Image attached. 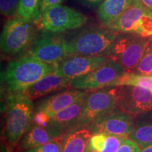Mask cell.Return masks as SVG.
I'll return each instance as SVG.
<instances>
[{
    "label": "cell",
    "mask_w": 152,
    "mask_h": 152,
    "mask_svg": "<svg viewBox=\"0 0 152 152\" xmlns=\"http://www.w3.org/2000/svg\"><path fill=\"white\" fill-rule=\"evenodd\" d=\"M54 70L55 65L42 62L26 54L9 63L1 73V82L8 94L24 92Z\"/></svg>",
    "instance_id": "obj_1"
},
{
    "label": "cell",
    "mask_w": 152,
    "mask_h": 152,
    "mask_svg": "<svg viewBox=\"0 0 152 152\" xmlns=\"http://www.w3.org/2000/svg\"><path fill=\"white\" fill-rule=\"evenodd\" d=\"M6 111L4 138L9 144L15 146L31 128L35 106L24 92L11 93L7 95Z\"/></svg>",
    "instance_id": "obj_2"
},
{
    "label": "cell",
    "mask_w": 152,
    "mask_h": 152,
    "mask_svg": "<svg viewBox=\"0 0 152 152\" xmlns=\"http://www.w3.org/2000/svg\"><path fill=\"white\" fill-rule=\"evenodd\" d=\"M118 33L106 27L91 26L77 32L68 40V54L109 56Z\"/></svg>",
    "instance_id": "obj_3"
},
{
    "label": "cell",
    "mask_w": 152,
    "mask_h": 152,
    "mask_svg": "<svg viewBox=\"0 0 152 152\" xmlns=\"http://www.w3.org/2000/svg\"><path fill=\"white\" fill-rule=\"evenodd\" d=\"M34 23L20 17L9 19L4 26L0 38L1 53L14 56L29 49L37 35Z\"/></svg>",
    "instance_id": "obj_4"
},
{
    "label": "cell",
    "mask_w": 152,
    "mask_h": 152,
    "mask_svg": "<svg viewBox=\"0 0 152 152\" xmlns=\"http://www.w3.org/2000/svg\"><path fill=\"white\" fill-rule=\"evenodd\" d=\"M67 48L68 40L64 35L42 29L28 49L27 54L42 62L56 65L69 56Z\"/></svg>",
    "instance_id": "obj_5"
},
{
    "label": "cell",
    "mask_w": 152,
    "mask_h": 152,
    "mask_svg": "<svg viewBox=\"0 0 152 152\" xmlns=\"http://www.w3.org/2000/svg\"><path fill=\"white\" fill-rule=\"evenodd\" d=\"M149 37L118 33L109 57L119 64L125 72H131L140 61Z\"/></svg>",
    "instance_id": "obj_6"
},
{
    "label": "cell",
    "mask_w": 152,
    "mask_h": 152,
    "mask_svg": "<svg viewBox=\"0 0 152 152\" xmlns=\"http://www.w3.org/2000/svg\"><path fill=\"white\" fill-rule=\"evenodd\" d=\"M110 30L117 33H131L144 37L152 36V12L137 0L132 3Z\"/></svg>",
    "instance_id": "obj_7"
},
{
    "label": "cell",
    "mask_w": 152,
    "mask_h": 152,
    "mask_svg": "<svg viewBox=\"0 0 152 152\" xmlns=\"http://www.w3.org/2000/svg\"><path fill=\"white\" fill-rule=\"evenodd\" d=\"M125 73L116 61L109 58L94 71L71 80V87L83 90H95L108 87H116Z\"/></svg>",
    "instance_id": "obj_8"
},
{
    "label": "cell",
    "mask_w": 152,
    "mask_h": 152,
    "mask_svg": "<svg viewBox=\"0 0 152 152\" xmlns=\"http://www.w3.org/2000/svg\"><path fill=\"white\" fill-rule=\"evenodd\" d=\"M87 20V16L78 11L59 4L45 11L39 23L42 29L61 33L82 28L86 24Z\"/></svg>",
    "instance_id": "obj_9"
},
{
    "label": "cell",
    "mask_w": 152,
    "mask_h": 152,
    "mask_svg": "<svg viewBox=\"0 0 152 152\" xmlns=\"http://www.w3.org/2000/svg\"><path fill=\"white\" fill-rule=\"evenodd\" d=\"M117 107L115 87L89 90L77 126H89L97 118Z\"/></svg>",
    "instance_id": "obj_10"
},
{
    "label": "cell",
    "mask_w": 152,
    "mask_h": 152,
    "mask_svg": "<svg viewBox=\"0 0 152 152\" xmlns=\"http://www.w3.org/2000/svg\"><path fill=\"white\" fill-rule=\"evenodd\" d=\"M115 101L120 109L134 117L152 111V92L141 87L116 86Z\"/></svg>",
    "instance_id": "obj_11"
},
{
    "label": "cell",
    "mask_w": 152,
    "mask_h": 152,
    "mask_svg": "<svg viewBox=\"0 0 152 152\" xmlns=\"http://www.w3.org/2000/svg\"><path fill=\"white\" fill-rule=\"evenodd\" d=\"M134 118L117 107L97 118L87 128L92 135L105 132L128 138L135 129Z\"/></svg>",
    "instance_id": "obj_12"
},
{
    "label": "cell",
    "mask_w": 152,
    "mask_h": 152,
    "mask_svg": "<svg viewBox=\"0 0 152 152\" xmlns=\"http://www.w3.org/2000/svg\"><path fill=\"white\" fill-rule=\"evenodd\" d=\"M106 56L71 55L55 65L54 73L61 77L74 79L94 71L109 59Z\"/></svg>",
    "instance_id": "obj_13"
},
{
    "label": "cell",
    "mask_w": 152,
    "mask_h": 152,
    "mask_svg": "<svg viewBox=\"0 0 152 152\" xmlns=\"http://www.w3.org/2000/svg\"><path fill=\"white\" fill-rule=\"evenodd\" d=\"M89 90L78 100L66 109L51 116L48 129L56 137L77 126Z\"/></svg>",
    "instance_id": "obj_14"
},
{
    "label": "cell",
    "mask_w": 152,
    "mask_h": 152,
    "mask_svg": "<svg viewBox=\"0 0 152 152\" xmlns=\"http://www.w3.org/2000/svg\"><path fill=\"white\" fill-rule=\"evenodd\" d=\"M87 91L75 88H68L43 99L37 102L35 111H43L52 116L58 111L73 104L83 96Z\"/></svg>",
    "instance_id": "obj_15"
},
{
    "label": "cell",
    "mask_w": 152,
    "mask_h": 152,
    "mask_svg": "<svg viewBox=\"0 0 152 152\" xmlns=\"http://www.w3.org/2000/svg\"><path fill=\"white\" fill-rule=\"evenodd\" d=\"M71 80L72 79L61 77L54 73H49L36 82L24 93L33 101L52 93L70 88Z\"/></svg>",
    "instance_id": "obj_16"
},
{
    "label": "cell",
    "mask_w": 152,
    "mask_h": 152,
    "mask_svg": "<svg viewBox=\"0 0 152 152\" xmlns=\"http://www.w3.org/2000/svg\"><path fill=\"white\" fill-rule=\"evenodd\" d=\"M92 136L87 127H74L61 135L62 152H87Z\"/></svg>",
    "instance_id": "obj_17"
},
{
    "label": "cell",
    "mask_w": 152,
    "mask_h": 152,
    "mask_svg": "<svg viewBox=\"0 0 152 152\" xmlns=\"http://www.w3.org/2000/svg\"><path fill=\"white\" fill-rule=\"evenodd\" d=\"M132 0H104L96 8L97 18L104 27L110 28L126 11Z\"/></svg>",
    "instance_id": "obj_18"
},
{
    "label": "cell",
    "mask_w": 152,
    "mask_h": 152,
    "mask_svg": "<svg viewBox=\"0 0 152 152\" xmlns=\"http://www.w3.org/2000/svg\"><path fill=\"white\" fill-rule=\"evenodd\" d=\"M54 138L56 137L48 128L32 125L31 128L19 142V149L22 151L39 147L52 141Z\"/></svg>",
    "instance_id": "obj_19"
},
{
    "label": "cell",
    "mask_w": 152,
    "mask_h": 152,
    "mask_svg": "<svg viewBox=\"0 0 152 152\" xmlns=\"http://www.w3.org/2000/svg\"><path fill=\"white\" fill-rule=\"evenodd\" d=\"M123 138L105 132L94 134L89 142L87 152H116Z\"/></svg>",
    "instance_id": "obj_20"
},
{
    "label": "cell",
    "mask_w": 152,
    "mask_h": 152,
    "mask_svg": "<svg viewBox=\"0 0 152 152\" xmlns=\"http://www.w3.org/2000/svg\"><path fill=\"white\" fill-rule=\"evenodd\" d=\"M147 120L136 123L135 129L128 137L136 142L142 149L152 146V120Z\"/></svg>",
    "instance_id": "obj_21"
},
{
    "label": "cell",
    "mask_w": 152,
    "mask_h": 152,
    "mask_svg": "<svg viewBox=\"0 0 152 152\" xmlns=\"http://www.w3.org/2000/svg\"><path fill=\"white\" fill-rule=\"evenodd\" d=\"M40 1L41 0H19L17 16L33 22L38 21Z\"/></svg>",
    "instance_id": "obj_22"
},
{
    "label": "cell",
    "mask_w": 152,
    "mask_h": 152,
    "mask_svg": "<svg viewBox=\"0 0 152 152\" xmlns=\"http://www.w3.org/2000/svg\"><path fill=\"white\" fill-rule=\"evenodd\" d=\"M119 85H134L147 89L152 92V76L142 75L133 72H125L118 82Z\"/></svg>",
    "instance_id": "obj_23"
},
{
    "label": "cell",
    "mask_w": 152,
    "mask_h": 152,
    "mask_svg": "<svg viewBox=\"0 0 152 152\" xmlns=\"http://www.w3.org/2000/svg\"><path fill=\"white\" fill-rule=\"evenodd\" d=\"M131 72L142 75H150L152 72V36L149 37L137 65Z\"/></svg>",
    "instance_id": "obj_24"
},
{
    "label": "cell",
    "mask_w": 152,
    "mask_h": 152,
    "mask_svg": "<svg viewBox=\"0 0 152 152\" xmlns=\"http://www.w3.org/2000/svg\"><path fill=\"white\" fill-rule=\"evenodd\" d=\"M21 152H62L61 136L39 147L24 150Z\"/></svg>",
    "instance_id": "obj_25"
},
{
    "label": "cell",
    "mask_w": 152,
    "mask_h": 152,
    "mask_svg": "<svg viewBox=\"0 0 152 152\" xmlns=\"http://www.w3.org/2000/svg\"><path fill=\"white\" fill-rule=\"evenodd\" d=\"M19 0H0V11L4 16L11 17L18 14Z\"/></svg>",
    "instance_id": "obj_26"
},
{
    "label": "cell",
    "mask_w": 152,
    "mask_h": 152,
    "mask_svg": "<svg viewBox=\"0 0 152 152\" xmlns=\"http://www.w3.org/2000/svg\"><path fill=\"white\" fill-rule=\"evenodd\" d=\"M50 118L51 117L47 113H45V112L35 111L33 118V125H36V126L42 127V128H48Z\"/></svg>",
    "instance_id": "obj_27"
},
{
    "label": "cell",
    "mask_w": 152,
    "mask_h": 152,
    "mask_svg": "<svg viewBox=\"0 0 152 152\" xmlns=\"http://www.w3.org/2000/svg\"><path fill=\"white\" fill-rule=\"evenodd\" d=\"M142 148L128 138H123L122 144L116 152H141Z\"/></svg>",
    "instance_id": "obj_28"
},
{
    "label": "cell",
    "mask_w": 152,
    "mask_h": 152,
    "mask_svg": "<svg viewBox=\"0 0 152 152\" xmlns=\"http://www.w3.org/2000/svg\"><path fill=\"white\" fill-rule=\"evenodd\" d=\"M65 0H41L39 11V20L47 10L56 5L61 4ZM38 20V22H39Z\"/></svg>",
    "instance_id": "obj_29"
},
{
    "label": "cell",
    "mask_w": 152,
    "mask_h": 152,
    "mask_svg": "<svg viewBox=\"0 0 152 152\" xmlns=\"http://www.w3.org/2000/svg\"><path fill=\"white\" fill-rule=\"evenodd\" d=\"M81 4L84 5L85 7L89 9H94L99 7L104 0H77Z\"/></svg>",
    "instance_id": "obj_30"
},
{
    "label": "cell",
    "mask_w": 152,
    "mask_h": 152,
    "mask_svg": "<svg viewBox=\"0 0 152 152\" xmlns=\"http://www.w3.org/2000/svg\"><path fill=\"white\" fill-rule=\"evenodd\" d=\"M142 7L152 12V0H137Z\"/></svg>",
    "instance_id": "obj_31"
},
{
    "label": "cell",
    "mask_w": 152,
    "mask_h": 152,
    "mask_svg": "<svg viewBox=\"0 0 152 152\" xmlns=\"http://www.w3.org/2000/svg\"><path fill=\"white\" fill-rule=\"evenodd\" d=\"M141 152H152V146L142 148L141 149Z\"/></svg>",
    "instance_id": "obj_32"
},
{
    "label": "cell",
    "mask_w": 152,
    "mask_h": 152,
    "mask_svg": "<svg viewBox=\"0 0 152 152\" xmlns=\"http://www.w3.org/2000/svg\"><path fill=\"white\" fill-rule=\"evenodd\" d=\"M151 76H152V72H151V75H150Z\"/></svg>",
    "instance_id": "obj_33"
}]
</instances>
